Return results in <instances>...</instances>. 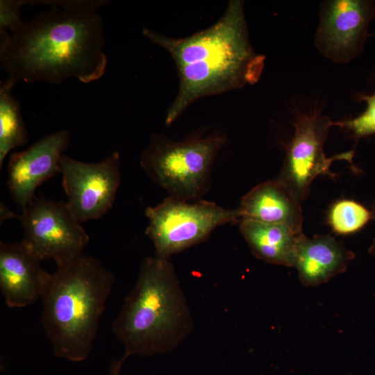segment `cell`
<instances>
[{"instance_id": "obj_18", "label": "cell", "mask_w": 375, "mask_h": 375, "mask_svg": "<svg viewBox=\"0 0 375 375\" xmlns=\"http://www.w3.org/2000/svg\"><path fill=\"white\" fill-rule=\"evenodd\" d=\"M360 99L367 103L365 110L353 119L335 122V126L349 131L355 138H362L375 133V93L360 95Z\"/></svg>"}, {"instance_id": "obj_6", "label": "cell", "mask_w": 375, "mask_h": 375, "mask_svg": "<svg viewBox=\"0 0 375 375\" xmlns=\"http://www.w3.org/2000/svg\"><path fill=\"white\" fill-rule=\"evenodd\" d=\"M149 219L146 235L151 240L156 256L168 258L207 239L218 226L238 224L236 208H224L208 201H187L168 197L147 208Z\"/></svg>"}, {"instance_id": "obj_16", "label": "cell", "mask_w": 375, "mask_h": 375, "mask_svg": "<svg viewBox=\"0 0 375 375\" xmlns=\"http://www.w3.org/2000/svg\"><path fill=\"white\" fill-rule=\"evenodd\" d=\"M15 84L9 79L0 82V167L8 153L28 142V134L19 102L13 97Z\"/></svg>"}, {"instance_id": "obj_5", "label": "cell", "mask_w": 375, "mask_h": 375, "mask_svg": "<svg viewBox=\"0 0 375 375\" xmlns=\"http://www.w3.org/2000/svg\"><path fill=\"white\" fill-rule=\"evenodd\" d=\"M226 142L224 135L181 142L156 135L141 153L140 165L170 197L196 201L208 189L212 164Z\"/></svg>"}, {"instance_id": "obj_4", "label": "cell", "mask_w": 375, "mask_h": 375, "mask_svg": "<svg viewBox=\"0 0 375 375\" xmlns=\"http://www.w3.org/2000/svg\"><path fill=\"white\" fill-rule=\"evenodd\" d=\"M56 267L42 293V324L57 357L81 362L92 349L115 277L84 253Z\"/></svg>"}, {"instance_id": "obj_17", "label": "cell", "mask_w": 375, "mask_h": 375, "mask_svg": "<svg viewBox=\"0 0 375 375\" xmlns=\"http://www.w3.org/2000/svg\"><path fill=\"white\" fill-rule=\"evenodd\" d=\"M372 219L371 211L362 204L348 199L335 203L328 214V222L338 234H349L361 229Z\"/></svg>"}, {"instance_id": "obj_8", "label": "cell", "mask_w": 375, "mask_h": 375, "mask_svg": "<svg viewBox=\"0 0 375 375\" xmlns=\"http://www.w3.org/2000/svg\"><path fill=\"white\" fill-rule=\"evenodd\" d=\"M333 126L335 122L317 112L299 115L294 123V133L277 180L300 202L309 194L316 177L322 175L335 177L330 168L334 161L346 160L352 164L353 151L333 157L326 156L324 145Z\"/></svg>"}, {"instance_id": "obj_9", "label": "cell", "mask_w": 375, "mask_h": 375, "mask_svg": "<svg viewBox=\"0 0 375 375\" xmlns=\"http://www.w3.org/2000/svg\"><path fill=\"white\" fill-rule=\"evenodd\" d=\"M119 161L118 151L97 162L79 161L64 154L61 156L66 203L80 224L99 219L111 208L120 184Z\"/></svg>"}, {"instance_id": "obj_12", "label": "cell", "mask_w": 375, "mask_h": 375, "mask_svg": "<svg viewBox=\"0 0 375 375\" xmlns=\"http://www.w3.org/2000/svg\"><path fill=\"white\" fill-rule=\"evenodd\" d=\"M48 275L22 242H1L0 290L8 307H26L41 299Z\"/></svg>"}, {"instance_id": "obj_7", "label": "cell", "mask_w": 375, "mask_h": 375, "mask_svg": "<svg viewBox=\"0 0 375 375\" xmlns=\"http://www.w3.org/2000/svg\"><path fill=\"white\" fill-rule=\"evenodd\" d=\"M22 211L21 242L41 261L53 259L59 265L83 253L90 237L66 202L35 196Z\"/></svg>"}, {"instance_id": "obj_11", "label": "cell", "mask_w": 375, "mask_h": 375, "mask_svg": "<svg viewBox=\"0 0 375 375\" xmlns=\"http://www.w3.org/2000/svg\"><path fill=\"white\" fill-rule=\"evenodd\" d=\"M69 140L68 131H58L42 138L28 149L10 156L8 189L13 200L22 209L35 196L38 186L60 172V158Z\"/></svg>"}, {"instance_id": "obj_14", "label": "cell", "mask_w": 375, "mask_h": 375, "mask_svg": "<svg viewBox=\"0 0 375 375\" xmlns=\"http://www.w3.org/2000/svg\"><path fill=\"white\" fill-rule=\"evenodd\" d=\"M355 256L329 235L309 238L303 233L298 243L294 267L304 286H317L344 272Z\"/></svg>"}, {"instance_id": "obj_2", "label": "cell", "mask_w": 375, "mask_h": 375, "mask_svg": "<svg viewBox=\"0 0 375 375\" xmlns=\"http://www.w3.org/2000/svg\"><path fill=\"white\" fill-rule=\"evenodd\" d=\"M143 35L162 47L177 68L179 88L169 108V126L194 101L254 84L262 74L265 56L251 45L244 2L231 1L222 17L192 35L174 38L147 28Z\"/></svg>"}, {"instance_id": "obj_10", "label": "cell", "mask_w": 375, "mask_h": 375, "mask_svg": "<svg viewBox=\"0 0 375 375\" xmlns=\"http://www.w3.org/2000/svg\"><path fill=\"white\" fill-rule=\"evenodd\" d=\"M375 15L372 1H326L320 8V22L315 44L327 58L347 63L363 49L367 29Z\"/></svg>"}, {"instance_id": "obj_1", "label": "cell", "mask_w": 375, "mask_h": 375, "mask_svg": "<svg viewBox=\"0 0 375 375\" xmlns=\"http://www.w3.org/2000/svg\"><path fill=\"white\" fill-rule=\"evenodd\" d=\"M108 1H29L53 8L39 13L15 33H0V62L15 84L69 78L83 83L99 79L107 57L99 8Z\"/></svg>"}, {"instance_id": "obj_20", "label": "cell", "mask_w": 375, "mask_h": 375, "mask_svg": "<svg viewBox=\"0 0 375 375\" xmlns=\"http://www.w3.org/2000/svg\"><path fill=\"white\" fill-rule=\"evenodd\" d=\"M127 358L123 355L119 360H112L110 365V375H121L122 365Z\"/></svg>"}, {"instance_id": "obj_19", "label": "cell", "mask_w": 375, "mask_h": 375, "mask_svg": "<svg viewBox=\"0 0 375 375\" xmlns=\"http://www.w3.org/2000/svg\"><path fill=\"white\" fill-rule=\"evenodd\" d=\"M25 5H28V1H0V33L9 31L15 33L23 26L25 22L21 17L20 10Z\"/></svg>"}, {"instance_id": "obj_21", "label": "cell", "mask_w": 375, "mask_h": 375, "mask_svg": "<svg viewBox=\"0 0 375 375\" xmlns=\"http://www.w3.org/2000/svg\"><path fill=\"white\" fill-rule=\"evenodd\" d=\"M369 253L375 257V239H374L371 246L369 248Z\"/></svg>"}, {"instance_id": "obj_13", "label": "cell", "mask_w": 375, "mask_h": 375, "mask_svg": "<svg viewBox=\"0 0 375 375\" xmlns=\"http://www.w3.org/2000/svg\"><path fill=\"white\" fill-rule=\"evenodd\" d=\"M238 224L244 220L285 225L302 232L301 202L279 181H267L255 186L236 208Z\"/></svg>"}, {"instance_id": "obj_15", "label": "cell", "mask_w": 375, "mask_h": 375, "mask_svg": "<svg viewBox=\"0 0 375 375\" xmlns=\"http://www.w3.org/2000/svg\"><path fill=\"white\" fill-rule=\"evenodd\" d=\"M240 231L253 254L267 263L294 267L297 249L303 232L278 224L244 220Z\"/></svg>"}, {"instance_id": "obj_3", "label": "cell", "mask_w": 375, "mask_h": 375, "mask_svg": "<svg viewBox=\"0 0 375 375\" xmlns=\"http://www.w3.org/2000/svg\"><path fill=\"white\" fill-rule=\"evenodd\" d=\"M193 320L174 265L168 258L147 257L134 287L112 323L127 358L176 349L192 333Z\"/></svg>"}, {"instance_id": "obj_22", "label": "cell", "mask_w": 375, "mask_h": 375, "mask_svg": "<svg viewBox=\"0 0 375 375\" xmlns=\"http://www.w3.org/2000/svg\"><path fill=\"white\" fill-rule=\"evenodd\" d=\"M372 219L375 220V201L374 202L371 209Z\"/></svg>"}]
</instances>
